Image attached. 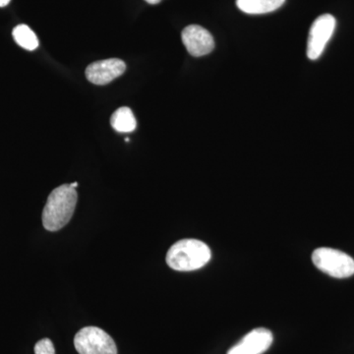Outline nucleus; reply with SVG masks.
<instances>
[{"label":"nucleus","instance_id":"nucleus-10","mask_svg":"<svg viewBox=\"0 0 354 354\" xmlns=\"http://www.w3.org/2000/svg\"><path fill=\"white\" fill-rule=\"evenodd\" d=\"M111 124L115 131L129 133L136 129V120L131 109L123 106L114 111L111 118Z\"/></svg>","mask_w":354,"mask_h":354},{"label":"nucleus","instance_id":"nucleus-2","mask_svg":"<svg viewBox=\"0 0 354 354\" xmlns=\"http://www.w3.org/2000/svg\"><path fill=\"white\" fill-rule=\"evenodd\" d=\"M212 258L209 247L198 239H183L169 248L167 263L172 270L192 272L206 266Z\"/></svg>","mask_w":354,"mask_h":354},{"label":"nucleus","instance_id":"nucleus-12","mask_svg":"<svg viewBox=\"0 0 354 354\" xmlns=\"http://www.w3.org/2000/svg\"><path fill=\"white\" fill-rule=\"evenodd\" d=\"M35 354H55V346L50 339H43L35 346Z\"/></svg>","mask_w":354,"mask_h":354},{"label":"nucleus","instance_id":"nucleus-5","mask_svg":"<svg viewBox=\"0 0 354 354\" xmlns=\"http://www.w3.org/2000/svg\"><path fill=\"white\" fill-rule=\"evenodd\" d=\"M335 24V17L330 14H324L314 21L307 41V57L309 59L316 60L322 55L334 34Z\"/></svg>","mask_w":354,"mask_h":354},{"label":"nucleus","instance_id":"nucleus-14","mask_svg":"<svg viewBox=\"0 0 354 354\" xmlns=\"http://www.w3.org/2000/svg\"><path fill=\"white\" fill-rule=\"evenodd\" d=\"M9 2L10 0H0V7L8 6Z\"/></svg>","mask_w":354,"mask_h":354},{"label":"nucleus","instance_id":"nucleus-15","mask_svg":"<svg viewBox=\"0 0 354 354\" xmlns=\"http://www.w3.org/2000/svg\"><path fill=\"white\" fill-rule=\"evenodd\" d=\"M70 185H71V187L76 188L77 186L79 185V184H78V183H70Z\"/></svg>","mask_w":354,"mask_h":354},{"label":"nucleus","instance_id":"nucleus-3","mask_svg":"<svg viewBox=\"0 0 354 354\" xmlns=\"http://www.w3.org/2000/svg\"><path fill=\"white\" fill-rule=\"evenodd\" d=\"M312 261L317 269L333 278L346 279L354 274L353 258L337 249H316L312 254Z\"/></svg>","mask_w":354,"mask_h":354},{"label":"nucleus","instance_id":"nucleus-13","mask_svg":"<svg viewBox=\"0 0 354 354\" xmlns=\"http://www.w3.org/2000/svg\"><path fill=\"white\" fill-rule=\"evenodd\" d=\"M147 3L152 4V6H155V4L160 3L162 0H145Z\"/></svg>","mask_w":354,"mask_h":354},{"label":"nucleus","instance_id":"nucleus-6","mask_svg":"<svg viewBox=\"0 0 354 354\" xmlns=\"http://www.w3.org/2000/svg\"><path fill=\"white\" fill-rule=\"evenodd\" d=\"M181 39L186 50L192 57H204L215 48V41L211 32L201 26H188L183 30Z\"/></svg>","mask_w":354,"mask_h":354},{"label":"nucleus","instance_id":"nucleus-11","mask_svg":"<svg viewBox=\"0 0 354 354\" xmlns=\"http://www.w3.org/2000/svg\"><path fill=\"white\" fill-rule=\"evenodd\" d=\"M13 37L21 48L27 50H35L39 46L36 34L27 25H19L13 30Z\"/></svg>","mask_w":354,"mask_h":354},{"label":"nucleus","instance_id":"nucleus-9","mask_svg":"<svg viewBox=\"0 0 354 354\" xmlns=\"http://www.w3.org/2000/svg\"><path fill=\"white\" fill-rule=\"evenodd\" d=\"M285 2L286 0H236V6L242 12L259 15L277 10Z\"/></svg>","mask_w":354,"mask_h":354},{"label":"nucleus","instance_id":"nucleus-4","mask_svg":"<svg viewBox=\"0 0 354 354\" xmlns=\"http://www.w3.org/2000/svg\"><path fill=\"white\" fill-rule=\"evenodd\" d=\"M74 346L79 354H118L113 337L97 327H86L77 333Z\"/></svg>","mask_w":354,"mask_h":354},{"label":"nucleus","instance_id":"nucleus-8","mask_svg":"<svg viewBox=\"0 0 354 354\" xmlns=\"http://www.w3.org/2000/svg\"><path fill=\"white\" fill-rule=\"evenodd\" d=\"M272 341L274 335L271 330L258 328L242 337L227 354H263L272 346Z\"/></svg>","mask_w":354,"mask_h":354},{"label":"nucleus","instance_id":"nucleus-1","mask_svg":"<svg viewBox=\"0 0 354 354\" xmlns=\"http://www.w3.org/2000/svg\"><path fill=\"white\" fill-rule=\"evenodd\" d=\"M78 195L75 188L64 184L55 188L48 198L43 212V225L48 232H57L71 220L75 211Z\"/></svg>","mask_w":354,"mask_h":354},{"label":"nucleus","instance_id":"nucleus-7","mask_svg":"<svg viewBox=\"0 0 354 354\" xmlns=\"http://www.w3.org/2000/svg\"><path fill=\"white\" fill-rule=\"evenodd\" d=\"M127 70V64L118 58L100 60L93 62L86 68V77L95 85H106L122 75Z\"/></svg>","mask_w":354,"mask_h":354}]
</instances>
